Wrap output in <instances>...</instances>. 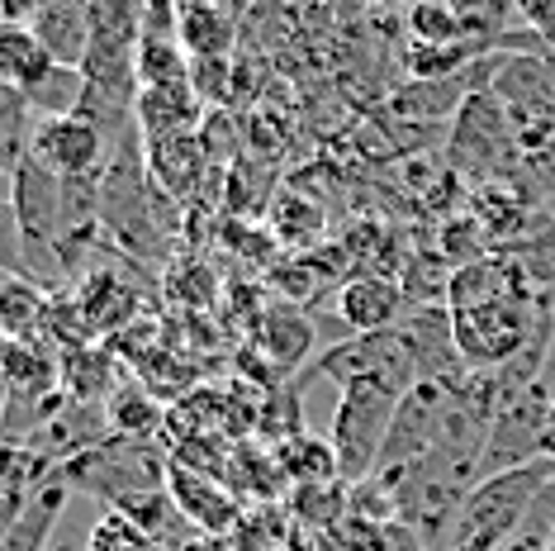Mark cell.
<instances>
[{
    "label": "cell",
    "instance_id": "obj_1",
    "mask_svg": "<svg viewBox=\"0 0 555 551\" xmlns=\"http://www.w3.org/2000/svg\"><path fill=\"white\" fill-rule=\"evenodd\" d=\"M555 480V461L537 457L527 466L513 471H494L465 495V504L456 509L447 537H441L437 551H503L522 533L527 513H532L537 495Z\"/></svg>",
    "mask_w": 555,
    "mask_h": 551
},
{
    "label": "cell",
    "instance_id": "obj_2",
    "mask_svg": "<svg viewBox=\"0 0 555 551\" xmlns=\"http://www.w3.org/2000/svg\"><path fill=\"white\" fill-rule=\"evenodd\" d=\"M447 167L470 185H499V181H517L522 171V148L503 105L489 91H475L451 119L447 133Z\"/></svg>",
    "mask_w": 555,
    "mask_h": 551
},
{
    "label": "cell",
    "instance_id": "obj_3",
    "mask_svg": "<svg viewBox=\"0 0 555 551\" xmlns=\"http://www.w3.org/2000/svg\"><path fill=\"white\" fill-rule=\"evenodd\" d=\"M403 395L409 390H399V385H389V381H347L343 390H337L327 443H333L347 485L375 475L380 452H385V437H389V423H395V409H399Z\"/></svg>",
    "mask_w": 555,
    "mask_h": 551
},
{
    "label": "cell",
    "instance_id": "obj_4",
    "mask_svg": "<svg viewBox=\"0 0 555 551\" xmlns=\"http://www.w3.org/2000/svg\"><path fill=\"white\" fill-rule=\"evenodd\" d=\"M489 95L508 115L522 157L555 143V57L551 53H503L494 81H489Z\"/></svg>",
    "mask_w": 555,
    "mask_h": 551
},
{
    "label": "cell",
    "instance_id": "obj_5",
    "mask_svg": "<svg viewBox=\"0 0 555 551\" xmlns=\"http://www.w3.org/2000/svg\"><path fill=\"white\" fill-rule=\"evenodd\" d=\"M451 413H456V385H437V381L413 385L395 409V423H389L375 475H395L403 466H413V461L433 457L451 433Z\"/></svg>",
    "mask_w": 555,
    "mask_h": 551
},
{
    "label": "cell",
    "instance_id": "obj_6",
    "mask_svg": "<svg viewBox=\"0 0 555 551\" xmlns=\"http://www.w3.org/2000/svg\"><path fill=\"white\" fill-rule=\"evenodd\" d=\"M29 157L43 162L48 171H57L62 181H81V177H105L115 143L86 115H53V119L34 124Z\"/></svg>",
    "mask_w": 555,
    "mask_h": 551
},
{
    "label": "cell",
    "instance_id": "obj_7",
    "mask_svg": "<svg viewBox=\"0 0 555 551\" xmlns=\"http://www.w3.org/2000/svg\"><path fill=\"white\" fill-rule=\"evenodd\" d=\"M251 353H257L261 367H267L275 381L285 385L289 375H299L313 357H319V333H313V319L299 305L275 299V305H267V315H261L257 329H251Z\"/></svg>",
    "mask_w": 555,
    "mask_h": 551
},
{
    "label": "cell",
    "instance_id": "obj_8",
    "mask_svg": "<svg viewBox=\"0 0 555 551\" xmlns=\"http://www.w3.org/2000/svg\"><path fill=\"white\" fill-rule=\"evenodd\" d=\"M403 343L413 353L418 381H437V385H461L470 367H465L461 347H456V323H451L447 305H418L409 309V319L399 323Z\"/></svg>",
    "mask_w": 555,
    "mask_h": 551
},
{
    "label": "cell",
    "instance_id": "obj_9",
    "mask_svg": "<svg viewBox=\"0 0 555 551\" xmlns=\"http://www.w3.org/2000/svg\"><path fill=\"white\" fill-rule=\"evenodd\" d=\"M333 305H337V323H343L347 333H389L409 319L413 299L399 281H389V276H347V281L337 285Z\"/></svg>",
    "mask_w": 555,
    "mask_h": 551
},
{
    "label": "cell",
    "instance_id": "obj_10",
    "mask_svg": "<svg viewBox=\"0 0 555 551\" xmlns=\"http://www.w3.org/2000/svg\"><path fill=\"white\" fill-rule=\"evenodd\" d=\"M167 495L176 499L181 518L191 523L195 533H209V537H229L237 528V518L247 513V504L233 495L229 480H214V475H199L185 466L167 471Z\"/></svg>",
    "mask_w": 555,
    "mask_h": 551
},
{
    "label": "cell",
    "instance_id": "obj_11",
    "mask_svg": "<svg viewBox=\"0 0 555 551\" xmlns=\"http://www.w3.org/2000/svg\"><path fill=\"white\" fill-rule=\"evenodd\" d=\"M205 100L195 95L191 77L185 81H167V86H143L133 100V119L138 133L147 138H171V133H195V124L205 119Z\"/></svg>",
    "mask_w": 555,
    "mask_h": 551
},
{
    "label": "cell",
    "instance_id": "obj_12",
    "mask_svg": "<svg viewBox=\"0 0 555 551\" xmlns=\"http://www.w3.org/2000/svg\"><path fill=\"white\" fill-rule=\"evenodd\" d=\"M53 67H57V62L43 48V39H39V29H34V24L0 20V91L29 100L48 81V72H53Z\"/></svg>",
    "mask_w": 555,
    "mask_h": 551
},
{
    "label": "cell",
    "instance_id": "obj_13",
    "mask_svg": "<svg viewBox=\"0 0 555 551\" xmlns=\"http://www.w3.org/2000/svg\"><path fill=\"white\" fill-rule=\"evenodd\" d=\"M143 162H147V177H153L157 191L191 200L209 153H205V143H199V133H171V138H147Z\"/></svg>",
    "mask_w": 555,
    "mask_h": 551
},
{
    "label": "cell",
    "instance_id": "obj_14",
    "mask_svg": "<svg viewBox=\"0 0 555 551\" xmlns=\"http://www.w3.org/2000/svg\"><path fill=\"white\" fill-rule=\"evenodd\" d=\"M176 39L191 57H229L237 43V15L219 0H176Z\"/></svg>",
    "mask_w": 555,
    "mask_h": 551
},
{
    "label": "cell",
    "instance_id": "obj_15",
    "mask_svg": "<svg viewBox=\"0 0 555 551\" xmlns=\"http://www.w3.org/2000/svg\"><path fill=\"white\" fill-rule=\"evenodd\" d=\"M267 223H271L267 233L275 238V247L299 253V257H309V247H319L327 238V209L305 191H275Z\"/></svg>",
    "mask_w": 555,
    "mask_h": 551
},
{
    "label": "cell",
    "instance_id": "obj_16",
    "mask_svg": "<svg viewBox=\"0 0 555 551\" xmlns=\"http://www.w3.org/2000/svg\"><path fill=\"white\" fill-rule=\"evenodd\" d=\"M34 29H39L43 48L62 67H81L86 53H91V15H86V0H48L39 15H34Z\"/></svg>",
    "mask_w": 555,
    "mask_h": 551
},
{
    "label": "cell",
    "instance_id": "obj_17",
    "mask_svg": "<svg viewBox=\"0 0 555 551\" xmlns=\"http://www.w3.org/2000/svg\"><path fill=\"white\" fill-rule=\"evenodd\" d=\"M77 305H81L86 329L115 337L124 323L138 315V291L124 281L119 271H91L81 281V291H77Z\"/></svg>",
    "mask_w": 555,
    "mask_h": 551
},
{
    "label": "cell",
    "instance_id": "obj_18",
    "mask_svg": "<svg viewBox=\"0 0 555 551\" xmlns=\"http://www.w3.org/2000/svg\"><path fill=\"white\" fill-rule=\"evenodd\" d=\"M119 375L115 347H95L86 343L77 353H62V395L77 399V405H105L119 385H109Z\"/></svg>",
    "mask_w": 555,
    "mask_h": 551
},
{
    "label": "cell",
    "instance_id": "obj_19",
    "mask_svg": "<svg viewBox=\"0 0 555 551\" xmlns=\"http://www.w3.org/2000/svg\"><path fill=\"white\" fill-rule=\"evenodd\" d=\"M105 419L115 437H138V443H157L167 433V405L147 395L143 381H124L115 395L105 399Z\"/></svg>",
    "mask_w": 555,
    "mask_h": 551
},
{
    "label": "cell",
    "instance_id": "obj_20",
    "mask_svg": "<svg viewBox=\"0 0 555 551\" xmlns=\"http://www.w3.org/2000/svg\"><path fill=\"white\" fill-rule=\"evenodd\" d=\"M285 509L289 518H295L299 533L319 537L327 528H337V523L351 513V485L347 480H323V485H295V490L285 495Z\"/></svg>",
    "mask_w": 555,
    "mask_h": 551
},
{
    "label": "cell",
    "instance_id": "obj_21",
    "mask_svg": "<svg viewBox=\"0 0 555 551\" xmlns=\"http://www.w3.org/2000/svg\"><path fill=\"white\" fill-rule=\"evenodd\" d=\"M48 305H53V291H43L39 281H24V276H10L0 285V337H43V319Z\"/></svg>",
    "mask_w": 555,
    "mask_h": 551
},
{
    "label": "cell",
    "instance_id": "obj_22",
    "mask_svg": "<svg viewBox=\"0 0 555 551\" xmlns=\"http://www.w3.org/2000/svg\"><path fill=\"white\" fill-rule=\"evenodd\" d=\"M275 461H281L289 490L295 485H323V480H343V466H337V452L327 437H313V433H299L289 437V443L271 447Z\"/></svg>",
    "mask_w": 555,
    "mask_h": 551
},
{
    "label": "cell",
    "instance_id": "obj_23",
    "mask_svg": "<svg viewBox=\"0 0 555 551\" xmlns=\"http://www.w3.org/2000/svg\"><path fill=\"white\" fill-rule=\"evenodd\" d=\"M229 537L237 551H285V547H295L299 528L281 499V504H247V513L237 518V528Z\"/></svg>",
    "mask_w": 555,
    "mask_h": 551
},
{
    "label": "cell",
    "instance_id": "obj_24",
    "mask_svg": "<svg viewBox=\"0 0 555 551\" xmlns=\"http://www.w3.org/2000/svg\"><path fill=\"white\" fill-rule=\"evenodd\" d=\"M133 72H138V91H143V86L185 81V77H191V53L181 48V39H162V34H138Z\"/></svg>",
    "mask_w": 555,
    "mask_h": 551
},
{
    "label": "cell",
    "instance_id": "obj_25",
    "mask_svg": "<svg viewBox=\"0 0 555 551\" xmlns=\"http://www.w3.org/2000/svg\"><path fill=\"white\" fill-rule=\"evenodd\" d=\"M403 29L413 43H465V24L451 0H413L403 10Z\"/></svg>",
    "mask_w": 555,
    "mask_h": 551
},
{
    "label": "cell",
    "instance_id": "obj_26",
    "mask_svg": "<svg viewBox=\"0 0 555 551\" xmlns=\"http://www.w3.org/2000/svg\"><path fill=\"white\" fill-rule=\"evenodd\" d=\"M81 551H167V547H162L157 537H147L143 528H133V523L124 518V513L109 509L105 518H100L95 528L86 533Z\"/></svg>",
    "mask_w": 555,
    "mask_h": 551
},
{
    "label": "cell",
    "instance_id": "obj_27",
    "mask_svg": "<svg viewBox=\"0 0 555 551\" xmlns=\"http://www.w3.org/2000/svg\"><path fill=\"white\" fill-rule=\"evenodd\" d=\"M191 86L205 105H223L233 95V62L229 57H191Z\"/></svg>",
    "mask_w": 555,
    "mask_h": 551
},
{
    "label": "cell",
    "instance_id": "obj_28",
    "mask_svg": "<svg viewBox=\"0 0 555 551\" xmlns=\"http://www.w3.org/2000/svg\"><path fill=\"white\" fill-rule=\"evenodd\" d=\"M522 20H527V29L546 43V53L555 57V0H522Z\"/></svg>",
    "mask_w": 555,
    "mask_h": 551
},
{
    "label": "cell",
    "instance_id": "obj_29",
    "mask_svg": "<svg viewBox=\"0 0 555 551\" xmlns=\"http://www.w3.org/2000/svg\"><path fill=\"white\" fill-rule=\"evenodd\" d=\"M48 5V0H0V20H20V24H34V15Z\"/></svg>",
    "mask_w": 555,
    "mask_h": 551
},
{
    "label": "cell",
    "instance_id": "obj_30",
    "mask_svg": "<svg viewBox=\"0 0 555 551\" xmlns=\"http://www.w3.org/2000/svg\"><path fill=\"white\" fill-rule=\"evenodd\" d=\"M176 551H237L233 537H209V533H195L191 542H181Z\"/></svg>",
    "mask_w": 555,
    "mask_h": 551
},
{
    "label": "cell",
    "instance_id": "obj_31",
    "mask_svg": "<svg viewBox=\"0 0 555 551\" xmlns=\"http://www.w3.org/2000/svg\"><path fill=\"white\" fill-rule=\"evenodd\" d=\"M399 5H403V10H409V5H413V0H371V10H399Z\"/></svg>",
    "mask_w": 555,
    "mask_h": 551
},
{
    "label": "cell",
    "instance_id": "obj_32",
    "mask_svg": "<svg viewBox=\"0 0 555 551\" xmlns=\"http://www.w3.org/2000/svg\"><path fill=\"white\" fill-rule=\"evenodd\" d=\"M5 281H10V276H5V271H0V285H5Z\"/></svg>",
    "mask_w": 555,
    "mask_h": 551
}]
</instances>
